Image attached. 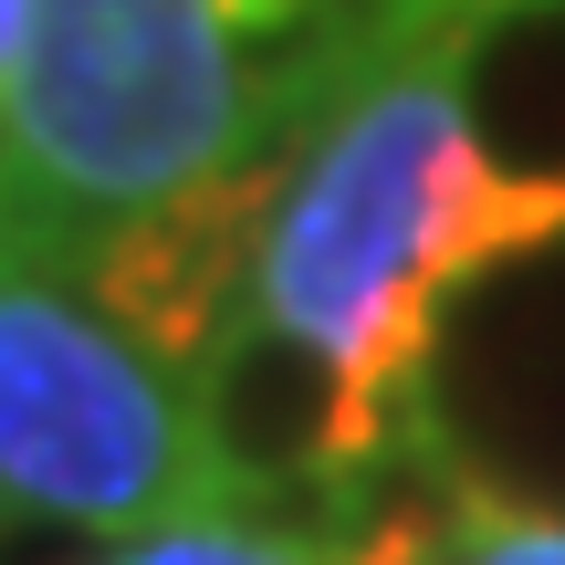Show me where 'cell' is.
<instances>
[{
	"instance_id": "cell-1",
	"label": "cell",
	"mask_w": 565,
	"mask_h": 565,
	"mask_svg": "<svg viewBox=\"0 0 565 565\" xmlns=\"http://www.w3.org/2000/svg\"><path fill=\"white\" fill-rule=\"evenodd\" d=\"M0 513L63 534H168L242 513L200 377L126 335L95 282L0 231Z\"/></svg>"
},
{
	"instance_id": "cell-2",
	"label": "cell",
	"mask_w": 565,
	"mask_h": 565,
	"mask_svg": "<svg viewBox=\"0 0 565 565\" xmlns=\"http://www.w3.org/2000/svg\"><path fill=\"white\" fill-rule=\"evenodd\" d=\"M377 492L408 513V545H419V565H565V524H555V513L503 503V492L471 482L440 440H419Z\"/></svg>"
},
{
	"instance_id": "cell-3",
	"label": "cell",
	"mask_w": 565,
	"mask_h": 565,
	"mask_svg": "<svg viewBox=\"0 0 565 565\" xmlns=\"http://www.w3.org/2000/svg\"><path fill=\"white\" fill-rule=\"evenodd\" d=\"M345 545L315 524H273V513H200V524H168V534H137L126 555L105 565H335Z\"/></svg>"
},
{
	"instance_id": "cell-4",
	"label": "cell",
	"mask_w": 565,
	"mask_h": 565,
	"mask_svg": "<svg viewBox=\"0 0 565 565\" xmlns=\"http://www.w3.org/2000/svg\"><path fill=\"white\" fill-rule=\"evenodd\" d=\"M21 32H32V0H0V95H11V74H21Z\"/></svg>"
}]
</instances>
